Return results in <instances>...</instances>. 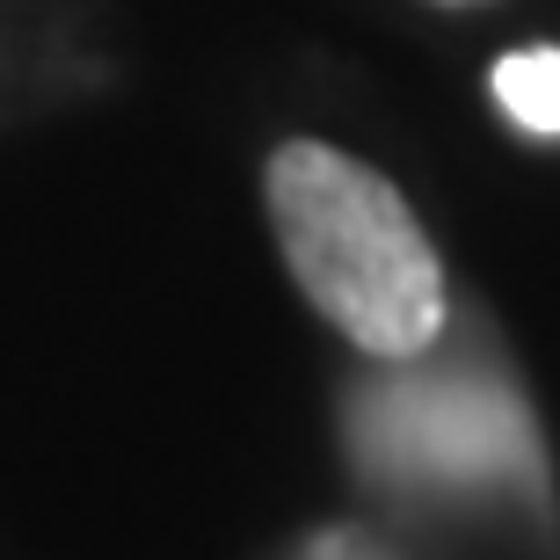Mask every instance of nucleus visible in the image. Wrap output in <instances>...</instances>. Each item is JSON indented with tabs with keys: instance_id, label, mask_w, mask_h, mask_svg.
<instances>
[{
	"instance_id": "nucleus-1",
	"label": "nucleus",
	"mask_w": 560,
	"mask_h": 560,
	"mask_svg": "<svg viewBox=\"0 0 560 560\" xmlns=\"http://www.w3.org/2000/svg\"><path fill=\"white\" fill-rule=\"evenodd\" d=\"M270 226L291 277L357 350L416 357L444 320V270L430 233L378 167L350 161L342 145L291 139L270 153Z\"/></svg>"
},
{
	"instance_id": "nucleus-2",
	"label": "nucleus",
	"mask_w": 560,
	"mask_h": 560,
	"mask_svg": "<svg viewBox=\"0 0 560 560\" xmlns=\"http://www.w3.org/2000/svg\"><path fill=\"white\" fill-rule=\"evenodd\" d=\"M357 458L394 488H502L539 474L532 416L502 378H394L357 400Z\"/></svg>"
},
{
	"instance_id": "nucleus-3",
	"label": "nucleus",
	"mask_w": 560,
	"mask_h": 560,
	"mask_svg": "<svg viewBox=\"0 0 560 560\" xmlns=\"http://www.w3.org/2000/svg\"><path fill=\"white\" fill-rule=\"evenodd\" d=\"M495 88V103L517 117L524 131H539V139H560V51H510V59L488 73Z\"/></svg>"
},
{
	"instance_id": "nucleus-4",
	"label": "nucleus",
	"mask_w": 560,
	"mask_h": 560,
	"mask_svg": "<svg viewBox=\"0 0 560 560\" xmlns=\"http://www.w3.org/2000/svg\"><path fill=\"white\" fill-rule=\"evenodd\" d=\"M313 560H372L357 539H328V546H313Z\"/></svg>"
}]
</instances>
